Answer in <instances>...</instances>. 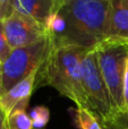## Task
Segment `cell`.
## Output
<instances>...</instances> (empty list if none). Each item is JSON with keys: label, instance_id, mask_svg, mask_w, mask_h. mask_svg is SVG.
Here are the masks:
<instances>
[{"label": "cell", "instance_id": "6da1fadb", "mask_svg": "<svg viewBox=\"0 0 128 129\" xmlns=\"http://www.w3.org/2000/svg\"><path fill=\"white\" fill-rule=\"evenodd\" d=\"M67 24L60 43L94 49L107 40L109 0H57L54 6Z\"/></svg>", "mask_w": 128, "mask_h": 129}, {"label": "cell", "instance_id": "7a4b0ae2", "mask_svg": "<svg viewBox=\"0 0 128 129\" xmlns=\"http://www.w3.org/2000/svg\"><path fill=\"white\" fill-rule=\"evenodd\" d=\"M87 51L78 45L53 44L38 71L36 86L49 85L73 101L77 108L87 109L82 82V61Z\"/></svg>", "mask_w": 128, "mask_h": 129}, {"label": "cell", "instance_id": "3957f363", "mask_svg": "<svg viewBox=\"0 0 128 129\" xmlns=\"http://www.w3.org/2000/svg\"><path fill=\"white\" fill-rule=\"evenodd\" d=\"M94 50L100 71L109 92L112 114L122 111L125 109L124 77L128 61V41L108 39L98 44Z\"/></svg>", "mask_w": 128, "mask_h": 129}, {"label": "cell", "instance_id": "277c9868", "mask_svg": "<svg viewBox=\"0 0 128 129\" xmlns=\"http://www.w3.org/2000/svg\"><path fill=\"white\" fill-rule=\"evenodd\" d=\"M53 47L51 38L45 33L44 36L26 47L17 48L11 51L2 67V82L5 92L14 85L38 71L47 59Z\"/></svg>", "mask_w": 128, "mask_h": 129}, {"label": "cell", "instance_id": "5b68a950", "mask_svg": "<svg viewBox=\"0 0 128 129\" xmlns=\"http://www.w3.org/2000/svg\"><path fill=\"white\" fill-rule=\"evenodd\" d=\"M82 82L87 101V110L99 119L100 122L104 121L112 114V107L94 49L88 50L83 58Z\"/></svg>", "mask_w": 128, "mask_h": 129}, {"label": "cell", "instance_id": "8992f818", "mask_svg": "<svg viewBox=\"0 0 128 129\" xmlns=\"http://www.w3.org/2000/svg\"><path fill=\"white\" fill-rule=\"evenodd\" d=\"M5 33L11 49L26 47L45 35V27L25 14L14 11L4 20Z\"/></svg>", "mask_w": 128, "mask_h": 129}, {"label": "cell", "instance_id": "52a82bcc", "mask_svg": "<svg viewBox=\"0 0 128 129\" xmlns=\"http://www.w3.org/2000/svg\"><path fill=\"white\" fill-rule=\"evenodd\" d=\"M39 71V70H38ZM38 71H34L28 77L24 78L14 85L9 91L5 92L0 98V108L4 110L6 116L15 110H26L33 91L36 86Z\"/></svg>", "mask_w": 128, "mask_h": 129}, {"label": "cell", "instance_id": "ba28073f", "mask_svg": "<svg viewBox=\"0 0 128 129\" xmlns=\"http://www.w3.org/2000/svg\"><path fill=\"white\" fill-rule=\"evenodd\" d=\"M108 39L128 41V2L127 0H109Z\"/></svg>", "mask_w": 128, "mask_h": 129}, {"label": "cell", "instance_id": "9c48e42d", "mask_svg": "<svg viewBox=\"0 0 128 129\" xmlns=\"http://www.w3.org/2000/svg\"><path fill=\"white\" fill-rule=\"evenodd\" d=\"M56 4L57 0H15L14 10L31 16L44 25Z\"/></svg>", "mask_w": 128, "mask_h": 129}, {"label": "cell", "instance_id": "30bf717a", "mask_svg": "<svg viewBox=\"0 0 128 129\" xmlns=\"http://www.w3.org/2000/svg\"><path fill=\"white\" fill-rule=\"evenodd\" d=\"M73 120L78 129H103L99 119L85 108L73 110Z\"/></svg>", "mask_w": 128, "mask_h": 129}, {"label": "cell", "instance_id": "8fae6325", "mask_svg": "<svg viewBox=\"0 0 128 129\" xmlns=\"http://www.w3.org/2000/svg\"><path fill=\"white\" fill-rule=\"evenodd\" d=\"M9 129H33V122L26 110H15L7 116Z\"/></svg>", "mask_w": 128, "mask_h": 129}, {"label": "cell", "instance_id": "7c38bea8", "mask_svg": "<svg viewBox=\"0 0 128 129\" xmlns=\"http://www.w3.org/2000/svg\"><path fill=\"white\" fill-rule=\"evenodd\" d=\"M103 129H128V105L122 111L116 112L104 121H101Z\"/></svg>", "mask_w": 128, "mask_h": 129}, {"label": "cell", "instance_id": "4fadbf2b", "mask_svg": "<svg viewBox=\"0 0 128 129\" xmlns=\"http://www.w3.org/2000/svg\"><path fill=\"white\" fill-rule=\"evenodd\" d=\"M29 117L32 119L34 129H42L50 120V110L44 105H38L31 110Z\"/></svg>", "mask_w": 128, "mask_h": 129}, {"label": "cell", "instance_id": "5bb4252c", "mask_svg": "<svg viewBox=\"0 0 128 129\" xmlns=\"http://www.w3.org/2000/svg\"><path fill=\"white\" fill-rule=\"evenodd\" d=\"M13 49L9 45L8 40H7L6 33H5L4 22H0V62L4 63L11 53Z\"/></svg>", "mask_w": 128, "mask_h": 129}, {"label": "cell", "instance_id": "9a60e30c", "mask_svg": "<svg viewBox=\"0 0 128 129\" xmlns=\"http://www.w3.org/2000/svg\"><path fill=\"white\" fill-rule=\"evenodd\" d=\"M15 0H0V22L6 20L14 13Z\"/></svg>", "mask_w": 128, "mask_h": 129}, {"label": "cell", "instance_id": "2e32d148", "mask_svg": "<svg viewBox=\"0 0 128 129\" xmlns=\"http://www.w3.org/2000/svg\"><path fill=\"white\" fill-rule=\"evenodd\" d=\"M124 103H125V108H126L128 105V61L124 77Z\"/></svg>", "mask_w": 128, "mask_h": 129}, {"label": "cell", "instance_id": "e0dca14e", "mask_svg": "<svg viewBox=\"0 0 128 129\" xmlns=\"http://www.w3.org/2000/svg\"><path fill=\"white\" fill-rule=\"evenodd\" d=\"M0 129H9L8 122H7V116L1 108H0Z\"/></svg>", "mask_w": 128, "mask_h": 129}, {"label": "cell", "instance_id": "ac0fdd59", "mask_svg": "<svg viewBox=\"0 0 128 129\" xmlns=\"http://www.w3.org/2000/svg\"><path fill=\"white\" fill-rule=\"evenodd\" d=\"M5 89H4V82H2V67L1 62H0V98L4 95Z\"/></svg>", "mask_w": 128, "mask_h": 129}, {"label": "cell", "instance_id": "d6986e66", "mask_svg": "<svg viewBox=\"0 0 128 129\" xmlns=\"http://www.w3.org/2000/svg\"><path fill=\"white\" fill-rule=\"evenodd\" d=\"M127 2H128V0H127Z\"/></svg>", "mask_w": 128, "mask_h": 129}]
</instances>
